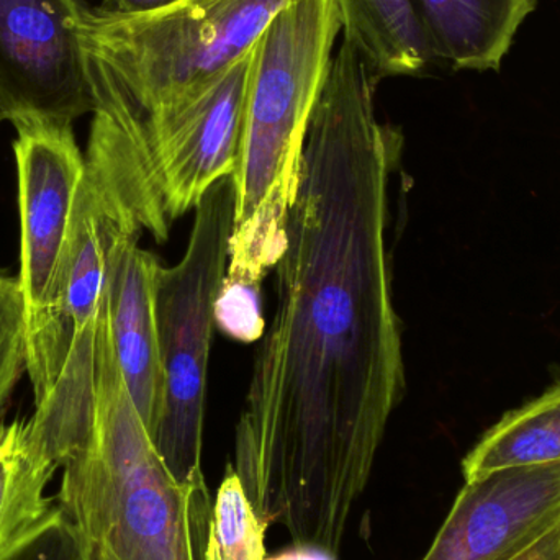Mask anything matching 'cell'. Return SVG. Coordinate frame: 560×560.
<instances>
[{"instance_id": "6da1fadb", "label": "cell", "mask_w": 560, "mask_h": 560, "mask_svg": "<svg viewBox=\"0 0 560 560\" xmlns=\"http://www.w3.org/2000/svg\"><path fill=\"white\" fill-rule=\"evenodd\" d=\"M378 79L342 42L313 108L276 312L236 427L235 470L262 522L338 555L405 392L387 253L400 131Z\"/></svg>"}, {"instance_id": "7a4b0ae2", "label": "cell", "mask_w": 560, "mask_h": 560, "mask_svg": "<svg viewBox=\"0 0 560 560\" xmlns=\"http://www.w3.org/2000/svg\"><path fill=\"white\" fill-rule=\"evenodd\" d=\"M65 252L42 328L26 339L35 394L30 440L61 469L91 441L97 341L112 256L143 232V197L133 167L110 144L89 138Z\"/></svg>"}, {"instance_id": "3957f363", "label": "cell", "mask_w": 560, "mask_h": 560, "mask_svg": "<svg viewBox=\"0 0 560 560\" xmlns=\"http://www.w3.org/2000/svg\"><path fill=\"white\" fill-rule=\"evenodd\" d=\"M339 32L335 0H293L253 46L226 282L261 289L285 252L306 131Z\"/></svg>"}, {"instance_id": "277c9868", "label": "cell", "mask_w": 560, "mask_h": 560, "mask_svg": "<svg viewBox=\"0 0 560 560\" xmlns=\"http://www.w3.org/2000/svg\"><path fill=\"white\" fill-rule=\"evenodd\" d=\"M95 384L91 441L61 467L56 505L117 560H203L209 493L180 486L158 453L115 358L107 300Z\"/></svg>"}, {"instance_id": "5b68a950", "label": "cell", "mask_w": 560, "mask_h": 560, "mask_svg": "<svg viewBox=\"0 0 560 560\" xmlns=\"http://www.w3.org/2000/svg\"><path fill=\"white\" fill-rule=\"evenodd\" d=\"M293 0H171L133 15L92 12L79 26L92 117L124 125L222 74Z\"/></svg>"}, {"instance_id": "8992f818", "label": "cell", "mask_w": 560, "mask_h": 560, "mask_svg": "<svg viewBox=\"0 0 560 560\" xmlns=\"http://www.w3.org/2000/svg\"><path fill=\"white\" fill-rule=\"evenodd\" d=\"M233 176L219 180L196 207L186 255L160 266L156 319L166 372L163 417L154 446L174 479L209 493L202 470L207 375L215 302L226 276L235 220Z\"/></svg>"}, {"instance_id": "52a82bcc", "label": "cell", "mask_w": 560, "mask_h": 560, "mask_svg": "<svg viewBox=\"0 0 560 560\" xmlns=\"http://www.w3.org/2000/svg\"><path fill=\"white\" fill-rule=\"evenodd\" d=\"M253 48L192 94L124 125L92 117L137 160L147 180L154 240L196 209L210 187L233 176L238 161L243 104Z\"/></svg>"}, {"instance_id": "ba28073f", "label": "cell", "mask_w": 560, "mask_h": 560, "mask_svg": "<svg viewBox=\"0 0 560 560\" xmlns=\"http://www.w3.org/2000/svg\"><path fill=\"white\" fill-rule=\"evenodd\" d=\"M92 0H0V104L10 121L92 114L79 26Z\"/></svg>"}, {"instance_id": "9c48e42d", "label": "cell", "mask_w": 560, "mask_h": 560, "mask_svg": "<svg viewBox=\"0 0 560 560\" xmlns=\"http://www.w3.org/2000/svg\"><path fill=\"white\" fill-rule=\"evenodd\" d=\"M16 128L19 170L20 285L25 299L26 339L45 322L71 226L85 158L72 124L22 118Z\"/></svg>"}, {"instance_id": "30bf717a", "label": "cell", "mask_w": 560, "mask_h": 560, "mask_svg": "<svg viewBox=\"0 0 560 560\" xmlns=\"http://www.w3.org/2000/svg\"><path fill=\"white\" fill-rule=\"evenodd\" d=\"M560 525V463L466 480L421 560H513Z\"/></svg>"}, {"instance_id": "8fae6325", "label": "cell", "mask_w": 560, "mask_h": 560, "mask_svg": "<svg viewBox=\"0 0 560 560\" xmlns=\"http://www.w3.org/2000/svg\"><path fill=\"white\" fill-rule=\"evenodd\" d=\"M138 238L140 235L121 240L112 256L107 315L121 377L151 440H154L166 397V372L156 319V282L161 265L150 252L138 246Z\"/></svg>"}, {"instance_id": "7c38bea8", "label": "cell", "mask_w": 560, "mask_h": 560, "mask_svg": "<svg viewBox=\"0 0 560 560\" xmlns=\"http://www.w3.org/2000/svg\"><path fill=\"white\" fill-rule=\"evenodd\" d=\"M436 62L456 71L499 69L535 0H415Z\"/></svg>"}, {"instance_id": "4fadbf2b", "label": "cell", "mask_w": 560, "mask_h": 560, "mask_svg": "<svg viewBox=\"0 0 560 560\" xmlns=\"http://www.w3.org/2000/svg\"><path fill=\"white\" fill-rule=\"evenodd\" d=\"M345 39L382 81L421 74L433 48L415 0H335Z\"/></svg>"}, {"instance_id": "5bb4252c", "label": "cell", "mask_w": 560, "mask_h": 560, "mask_svg": "<svg viewBox=\"0 0 560 560\" xmlns=\"http://www.w3.org/2000/svg\"><path fill=\"white\" fill-rule=\"evenodd\" d=\"M560 463V382L503 415L463 460L464 480L506 467Z\"/></svg>"}, {"instance_id": "9a60e30c", "label": "cell", "mask_w": 560, "mask_h": 560, "mask_svg": "<svg viewBox=\"0 0 560 560\" xmlns=\"http://www.w3.org/2000/svg\"><path fill=\"white\" fill-rule=\"evenodd\" d=\"M56 470L33 446L26 421L0 424V556L58 510L46 497Z\"/></svg>"}, {"instance_id": "2e32d148", "label": "cell", "mask_w": 560, "mask_h": 560, "mask_svg": "<svg viewBox=\"0 0 560 560\" xmlns=\"http://www.w3.org/2000/svg\"><path fill=\"white\" fill-rule=\"evenodd\" d=\"M268 528L229 464L210 513L203 560H266Z\"/></svg>"}, {"instance_id": "e0dca14e", "label": "cell", "mask_w": 560, "mask_h": 560, "mask_svg": "<svg viewBox=\"0 0 560 560\" xmlns=\"http://www.w3.org/2000/svg\"><path fill=\"white\" fill-rule=\"evenodd\" d=\"M23 369L26 371L25 299L19 278L0 271V421Z\"/></svg>"}, {"instance_id": "ac0fdd59", "label": "cell", "mask_w": 560, "mask_h": 560, "mask_svg": "<svg viewBox=\"0 0 560 560\" xmlns=\"http://www.w3.org/2000/svg\"><path fill=\"white\" fill-rule=\"evenodd\" d=\"M0 560H89L74 526L56 510L38 528L20 539Z\"/></svg>"}, {"instance_id": "d6986e66", "label": "cell", "mask_w": 560, "mask_h": 560, "mask_svg": "<svg viewBox=\"0 0 560 560\" xmlns=\"http://www.w3.org/2000/svg\"><path fill=\"white\" fill-rule=\"evenodd\" d=\"M215 325L236 341L255 342L265 336L261 289L223 280L215 302Z\"/></svg>"}, {"instance_id": "ffe728a7", "label": "cell", "mask_w": 560, "mask_h": 560, "mask_svg": "<svg viewBox=\"0 0 560 560\" xmlns=\"http://www.w3.org/2000/svg\"><path fill=\"white\" fill-rule=\"evenodd\" d=\"M171 0H101L95 12L102 15H133L166 5Z\"/></svg>"}, {"instance_id": "44dd1931", "label": "cell", "mask_w": 560, "mask_h": 560, "mask_svg": "<svg viewBox=\"0 0 560 560\" xmlns=\"http://www.w3.org/2000/svg\"><path fill=\"white\" fill-rule=\"evenodd\" d=\"M513 560H560V525Z\"/></svg>"}, {"instance_id": "7402d4cb", "label": "cell", "mask_w": 560, "mask_h": 560, "mask_svg": "<svg viewBox=\"0 0 560 560\" xmlns=\"http://www.w3.org/2000/svg\"><path fill=\"white\" fill-rule=\"evenodd\" d=\"M266 560H336L335 556L329 552L322 551L318 548H310V546H295L289 551L279 552V555L272 556V558H266Z\"/></svg>"}, {"instance_id": "603a6c76", "label": "cell", "mask_w": 560, "mask_h": 560, "mask_svg": "<svg viewBox=\"0 0 560 560\" xmlns=\"http://www.w3.org/2000/svg\"><path fill=\"white\" fill-rule=\"evenodd\" d=\"M82 541H84L85 552H88L89 560H117L104 545H101V542L85 541V539H82Z\"/></svg>"}, {"instance_id": "cb8c5ba5", "label": "cell", "mask_w": 560, "mask_h": 560, "mask_svg": "<svg viewBox=\"0 0 560 560\" xmlns=\"http://www.w3.org/2000/svg\"><path fill=\"white\" fill-rule=\"evenodd\" d=\"M5 120H9V118H7L5 110H3L2 104H0V124Z\"/></svg>"}]
</instances>
